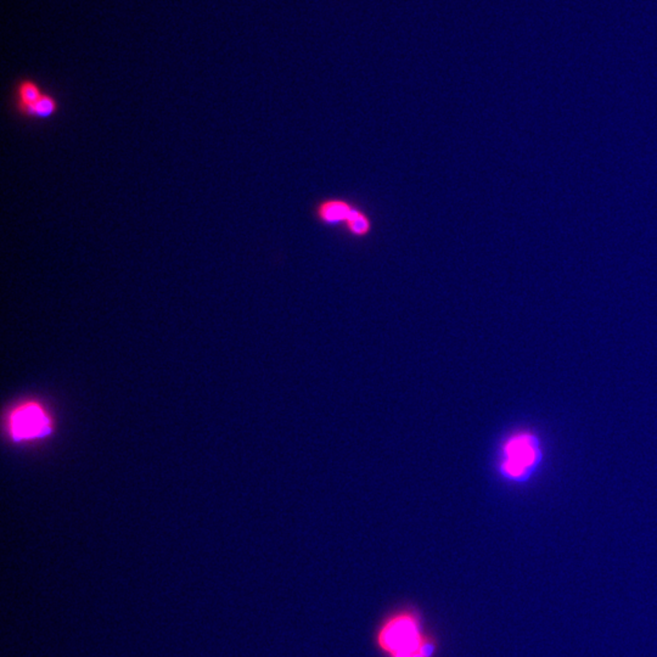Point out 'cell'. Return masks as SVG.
Listing matches in <instances>:
<instances>
[{
  "instance_id": "6da1fadb",
  "label": "cell",
  "mask_w": 657,
  "mask_h": 657,
  "mask_svg": "<svg viewBox=\"0 0 657 657\" xmlns=\"http://www.w3.org/2000/svg\"><path fill=\"white\" fill-rule=\"evenodd\" d=\"M544 458L546 449L541 436L532 430H519L504 440L498 471L508 482L526 485L541 471Z\"/></svg>"
},
{
  "instance_id": "7a4b0ae2",
  "label": "cell",
  "mask_w": 657,
  "mask_h": 657,
  "mask_svg": "<svg viewBox=\"0 0 657 657\" xmlns=\"http://www.w3.org/2000/svg\"><path fill=\"white\" fill-rule=\"evenodd\" d=\"M377 641L387 657H432L436 649L423 632L419 616L408 610L390 616L379 628Z\"/></svg>"
},
{
  "instance_id": "3957f363",
  "label": "cell",
  "mask_w": 657,
  "mask_h": 657,
  "mask_svg": "<svg viewBox=\"0 0 657 657\" xmlns=\"http://www.w3.org/2000/svg\"><path fill=\"white\" fill-rule=\"evenodd\" d=\"M49 420L37 405H26L11 416V432L17 440H28L47 434Z\"/></svg>"
},
{
  "instance_id": "277c9868",
  "label": "cell",
  "mask_w": 657,
  "mask_h": 657,
  "mask_svg": "<svg viewBox=\"0 0 657 657\" xmlns=\"http://www.w3.org/2000/svg\"><path fill=\"white\" fill-rule=\"evenodd\" d=\"M355 206L345 199H325L314 208V216L328 227H345Z\"/></svg>"
},
{
  "instance_id": "5b68a950",
  "label": "cell",
  "mask_w": 657,
  "mask_h": 657,
  "mask_svg": "<svg viewBox=\"0 0 657 657\" xmlns=\"http://www.w3.org/2000/svg\"><path fill=\"white\" fill-rule=\"evenodd\" d=\"M58 110L60 102L58 98L49 91H44V94L37 101L23 109L17 115L33 121H47L56 116Z\"/></svg>"
},
{
  "instance_id": "8992f818",
  "label": "cell",
  "mask_w": 657,
  "mask_h": 657,
  "mask_svg": "<svg viewBox=\"0 0 657 657\" xmlns=\"http://www.w3.org/2000/svg\"><path fill=\"white\" fill-rule=\"evenodd\" d=\"M42 85L32 78H22L17 82L14 88V109L15 111H22L37 101L44 94Z\"/></svg>"
},
{
  "instance_id": "52a82bcc",
  "label": "cell",
  "mask_w": 657,
  "mask_h": 657,
  "mask_svg": "<svg viewBox=\"0 0 657 657\" xmlns=\"http://www.w3.org/2000/svg\"><path fill=\"white\" fill-rule=\"evenodd\" d=\"M344 228L352 238H366L371 234L372 222H371L370 217L364 211H361V208L355 207L353 212L350 213V218L347 219Z\"/></svg>"
}]
</instances>
